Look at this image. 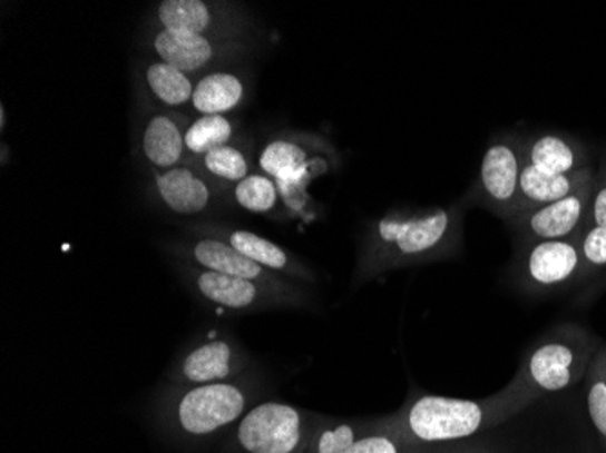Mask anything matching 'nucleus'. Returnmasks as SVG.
Wrapping results in <instances>:
<instances>
[{
	"label": "nucleus",
	"mask_w": 606,
	"mask_h": 453,
	"mask_svg": "<svg viewBox=\"0 0 606 453\" xmlns=\"http://www.w3.org/2000/svg\"><path fill=\"white\" fill-rule=\"evenodd\" d=\"M149 45L157 60L172 63L189 77L206 71L213 63L236 53L240 48L229 40L211 39L202 35L172 33L160 28L153 31Z\"/></svg>",
	"instance_id": "10"
},
{
	"label": "nucleus",
	"mask_w": 606,
	"mask_h": 453,
	"mask_svg": "<svg viewBox=\"0 0 606 453\" xmlns=\"http://www.w3.org/2000/svg\"><path fill=\"white\" fill-rule=\"evenodd\" d=\"M201 294L209 302L227 308H247L256 302L258 287L250 279L204 270L196 279Z\"/></svg>",
	"instance_id": "19"
},
{
	"label": "nucleus",
	"mask_w": 606,
	"mask_h": 453,
	"mask_svg": "<svg viewBox=\"0 0 606 453\" xmlns=\"http://www.w3.org/2000/svg\"><path fill=\"white\" fill-rule=\"evenodd\" d=\"M153 184L157 189L158 200L175 215L196 216L206 213L215 201V186L207 180L201 167H172L166 171H155Z\"/></svg>",
	"instance_id": "11"
},
{
	"label": "nucleus",
	"mask_w": 606,
	"mask_h": 453,
	"mask_svg": "<svg viewBox=\"0 0 606 453\" xmlns=\"http://www.w3.org/2000/svg\"><path fill=\"white\" fill-rule=\"evenodd\" d=\"M225 13V6L206 0H162L155 8V24L172 33L224 39L229 26Z\"/></svg>",
	"instance_id": "12"
},
{
	"label": "nucleus",
	"mask_w": 606,
	"mask_h": 453,
	"mask_svg": "<svg viewBox=\"0 0 606 453\" xmlns=\"http://www.w3.org/2000/svg\"><path fill=\"white\" fill-rule=\"evenodd\" d=\"M585 274L577 238L545 239L525 245L519 264L521 282L530 288L550 290L576 282Z\"/></svg>",
	"instance_id": "7"
},
{
	"label": "nucleus",
	"mask_w": 606,
	"mask_h": 453,
	"mask_svg": "<svg viewBox=\"0 0 606 453\" xmlns=\"http://www.w3.org/2000/svg\"><path fill=\"white\" fill-rule=\"evenodd\" d=\"M594 361V342L581 331L559 332L539 343L519 366L518 374L504 388L510 406L518 414L534 401L559 394L576 385Z\"/></svg>",
	"instance_id": "2"
},
{
	"label": "nucleus",
	"mask_w": 606,
	"mask_h": 453,
	"mask_svg": "<svg viewBox=\"0 0 606 453\" xmlns=\"http://www.w3.org/2000/svg\"><path fill=\"white\" fill-rule=\"evenodd\" d=\"M525 164L550 176L573 175L587 164V152L577 141L559 135H539L524 141Z\"/></svg>",
	"instance_id": "15"
},
{
	"label": "nucleus",
	"mask_w": 606,
	"mask_h": 453,
	"mask_svg": "<svg viewBox=\"0 0 606 453\" xmlns=\"http://www.w3.org/2000/svg\"><path fill=\"white\" fill-rule=\"evenodd\" d=\"M577 245L585 273L606 267V229L597 225H587L581 235L577 236Z\"/></svg>",
	"instance_id": "27"
},
{
	"label": "nucleus",
	"mask_w": 606,
	"mask_h": 453,
	"mask_svg": "<svg viewBox=\"0 0 606 453\" xmlns=\"http://www.w3.org/2000/svg\"><path fill=\"white\" fill-rule=\"evenodd\" d=\"M198 161H201L202 171L215 180L225 181V184H235L236 186L238 181L251 175L250 155L235 144L216 147L213 151L198 158Z\"/></svg>",
	"instance_id": "24"
},
{
	"label": "nucleus",
	"mask_w": 606,
	"mask_h": 453,
	"mask_svg": "<svg viewBox=\"0 0 606 453\" xmlns=\"http://www.w3.org/2000/svg\"><path fill=\"white\" fill-rule=\"evenodd\" d=\"M590 184H594V173L590 167H585L573 175L550 176L525 164L521 180H519L518 215L516 216L539 209L543 205L563 200Z\"/></svg>",
	"instance_id": "14"
},
{
	"label": "nucleus",
	"mask_w": 606,
	"mask_h": 453,
	"mask_svg": "<svg viewBox=\"0 0 606 453\" xmlns=\"http://www.w3.org/2000/svg\"><path fill=\"white\" fill-rule=\"evenodd\" d=\"M144 83L147 91L167 109L186 108L192 106L195 80L172 63L153 60L144 68Z\"/></svg>",
	"instance_id": "17"
},
{
	"label": "nucleus",
	"mask_w": 606,
	"mask_h": 453,
	"mask_svg": "<svg viewBox=\"0 0 606 453\" xmlns=\"http://www.w3.org/2000/svg\"><path fill=\"white\" fill-rule=\"evenodd\" d=\"M524 167V140L505 135L490 141L479 167L475 200L504 221H510L518 215Z\"/></svg>",
	"instance_id": "4"
},
{
	"label": "nucleus",
	"mask_w": 606,
	"mask_h": 453,
	"mask_svg": "<svg viewBox=\"0 0 606 453\" xmlns=\"http://www.w3.org/2000/svg\"><path fill=\"white\" fill-rule=\"evenodd\" d=\"M186 124L173 111H153L144 122L140 149L144 160L155 171H166L184 164L186 151Z\"/></svg>",
	"instance_id": "13"
},
{
	"label": "nucleus",
	"mask_w": 606,
	"mask_h": 453,
	"mask_svg": "<svg viewBox=\"0 0 606 453\" xmlns=\"http://www.w3.org/2000/svg\"><path fill=\"white\" fill-rule=\"evenodd\" d=\"M245 82L233 71H209L195 82L192 108L198 117L227 115L244 102Z\"/></svg>",
	"instance_id": "16"
},
{
	"label": "nucleus",
	"mask_w": 606,
	"mask_h": 453,
	"mask_svg": "<svg viewBox=\"0 0 606 453\" xmlns=\"http://www.w3.org/2000/svg\"><path fill=\"white\" fill-rule=\"evenodd\" d=\"M193 256L196 262L213 273L227 274L236 278L256 282L265 274V268L245 258L225 239L202 238L193 245Z\"/></svg>",
	"instance_id": "18"
},
{
	"label": "nucleus",
	"mask_w": 606,
	"mask_h": 453,
	"mask_svg": "<svg viewBox=\"0 0 606 453\" xmlns=\"http://www.w3.org/2000/svg\"><path fill=\"white\" fill-rule=\"evenodd\" d=\"M233 196L242 209L256 213V215H267L276 209L282 195L271 176L264 173H251L247 178L236 184Z\"/></svg>",
	"instance_id": "25"
},
{
	"label": "nucleus",
	"mask_w": 606,
	"mask_h": 453,
	"mask_svg": "<svg viewBox=\"0 0 606 453\" xmlns=\"http://www.w3.org/2000/svg\"><path fill=\"white\" fill-rule=\"evenodd\" d=\"M258 166L260 171L276 181L284 200L300 209L305 187L328 169V160H320L316 138L278 137L265 144Z\"/></svg>",
	"instance_id": "5"
},
{
	"label": "nucleus",
	"mask_w": 606,
	"mask_h": 453,
	"mask_svg": "<svg viewBox=\"0 0 606 453\" xmlns=\"http://www.w3.org/2000/svg\"><path fill=\"white\" fill-rule=\"evenodd\" d=\"M587 408L594 429L597 430V434L602 435L603 441L606 443V383L603 380L596 357H594L590 368H588Z\"/></svg>",
	"instance_id": "26"
},
{
	"label": "nucleus",
	"mask_w": 606,
	"mask_h": 453,
	"mask_svg": "<svg viewBox=\"0 0 606 453\" xmlns=\"http://www.w3.org/2000/svg\"><path fill=\"white\" fill-rule=\"evenodd\" d=\"M238 439L251 453H293L302 441V415L293 406L264 403L245 415Z\"/></svg>",
	"instance_id": "8"
},
{
	"label": "nucleus",
	"mask_w": 606,
	"mask_h": 453,
	"mask_svg": "<svg viewBox=\"0 0 606 453\" xmlns=\"http://www.w3.org/2000/svg\"><path fill=\"white\" fill-rule=\"evenodd\" d=\"M192 383H215L229 375L231 348L225 342H211L193 351L182 368Z\"/></svg>",
	"instance_id": "22"
},
{
	"label": "nucleus",
	"mask_w": 606,
	"mask_h": 453,
	"mask_svg": "<svg viewBox=\"0 0 606 453\" xmlns=\"http://www.w3.org/2000/svg\"><path fill=\"white\" fill-rule=\"evenodd\" d=\"M597 365H599V371H602L603 380L606 383V351L599 352L596 356Z\"/></svg>",
	"instance_id": "29"
},
{
	"label": "nucleus",
	"mask_w": 606,
	"mask_h": 453,
	"mask_svg": "<svg viewBox=\"0 0 606 453\" xmlns=\"http://www.w3.org/2000/svg\"><path fill=\"white\" fill-rule=\"evenodd\" d=\"M588 224L606 229V176L594 178L590 209H588Z\"/></svg>",
	"instance_id": "28"
},
{
	"label": "nucleus",
	"mask_w": 606,
	"mask_h": 453,
	"mask_svg": "<svg viewBox=\"0 0 606 453\" xmlns=\"http://www.w3.org/2000/svg\"><path fill=\"white\" fill-rule=\"evenodd\" d=\"M245 397L236 386L209 383L187 392L178 405L182 429L204 435L233 423L244 412Z\"/></svg>",
	"instance_id": "9"
},
{
	"label": "nucleus",
	"mask_w": 606,
	"mask_h": 453,
	"mask_svg": "<svg viewBox=\"0 0 606 453\" xmlns=\"http://www.w3.org/2000/svg\"><path fill=\"white\" fill-rule=\"evenodd\" d=\"M512 415L504 391L483 401L421 395L405 410L401 429L420 443H450L495 429Z\"/></svg>",
	"instance_id": "3"
},
{
	"label": "nucleus",
	"mask_w": 606,
	"mask_h": 453,
	"mask_svg": "<svg viewBox=\"0 0 606 453\" xmlns=\"http://www.w3.org/2000/svg\"><path fill=\"white\" fill-rule=\"evenodd\" d=\"M465 205L420 213H389L372 221L368 235V267L372 273L407 264L449 258L460 250Z\"/></svg>",
	"instance_id": "1"
},
{
	"label": "nucleus",
	"mask_w": 606,
	"mask_h": 453,
	"mask_svg": "<svg viewBox=\"0 0 606 453\" xmlns=\"http://www.w3.org/2000/svg\"><path fill=\"white\" fill-rule=\"evenodd\" d=\"M592 187L594 184L583 187L563 200L516 216L507 224L516 230L524 245L545 239L577 238L588 224Z\"/></svg>",
	"instance_id": "6"
},
{
	"label": "nucleus",
	"mask_w": 606,
	"mask_h": 453,
	"mask_svg": "<svg viewBox=\"0 0 606 453\" xmlns=\"http://www.w3.org/2000/svg\"><path fill=\"white\" fill-rule=\"evenodd\" d=\"M0 126H2V129H4L6 126V109L4 106L0 108Z\"/></svg>",
	"instance_id": "30"
},
{
	"label": "nucleus",
	"mask_w": 606,
	"mask_h": 453,
	"mask_svg": "<svg viewBox=\"0 0 606 453\" xmlns=\"http://www.w3.org/2000/svg\"><path fill=\"white\" fill-rule=\"evenodd\" d=\"M235 120L227 115L198 117L186 129V151L189 157L201 158L216 147L235 140Z\"/></svg>",
	"instance_id": "20"
},
{
	"label": "nucleus",
	"mask_w": 606,
	"mask_h": 453,
	"mask_svg": "<svg viewBox=\"0 0 606 453\" xmlns=\"http://www.w3.org/2000/svg\"><path fill=\"white\" fill-rule=\"evenodd\" d=\"M225 242L231 247H235L240 254H244L245 258L258 264L260 267L278 270V273H287L293 268V259L289 256L287 250L282 249L280 245L264 238V236L251 233V230H231L227 233Z\"/></svg>",
	"instance_id": "23"
},
{
	"label": "nucleus",
	"mask_w": 606,
	"mask_h": 453,
	"mask_svg": "<svg viewBox=\"0 0 606 453\" xmlns=\"http://www.w3.org/2000/svg\"><path fill=\"white\" fill-rule=\"evenodd\" d=\"M316 453H400V450L394 441L385 435L356 437L352 426L338 424L334 429L323 430L320 434Z\"/></svg>",
	"instance_id": "21"
}]
</instances>
